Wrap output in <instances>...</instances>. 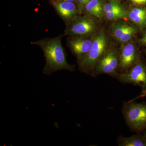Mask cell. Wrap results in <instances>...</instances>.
Returning a JSON list of instances; mask_svg holds the SVG:
<instances>
[{
    "mask_svg": "<svg viewBox=\"0 0 146 146\" xmlns=\"http://www.w3.org/2000/svg\"><path fill=\"white\" fill-rule=\"evenodd\" d=\"M63 36V34H60L53 38L45 37L31 43L39 47L44 53L46 63L43 72L45 74L50 76L61 70L75 71L74 65L67 62L66 52L61 42Z\"/></svg>",
    "mask_w": 146,
    "mask_h": 146,
    "instance_id": "1",
    "label": "cell"
},
{
    "mask_svg": "<svg viewBox=\"0 0 146 146\" xmlns=\"http://www.w3.org/2000/svg\"><path fill=\"white\" fill-rule=\"evenodd\" d=\"M93 39L91 50L83 58L78 61L79 70L86 74H93L95 66L104 54L107 46V38L103 32L94 35Z\"/></svg>",
    "mask_w": 146,
    "mask_h": 146,
    "instance_id": "2",
    "label": "cell"
},
{
    "mask_svg": "<svg viewBox=\"0 0 146 146\" xmlns=\"http://www.w3.org/2000/svg\"><path fill=\"white\" fill-rule=\"evenodd\" d=\"M122 113L127 124L131 130L140 133L146 128V104L134 101L125 103Z\"/></svg>",
    "mask_w": 146,
    "mask_h": 146,
    "instance_id": "3",
    "label": "cell"
},
{
    "mask_svg": "<svg viewBox=\"0 0 146 146\" xmlns=\"http://www.w3.org/2000/svg\"><path fill=\"white\" fill-rule=\"evenodd\" d=\"M96 21L90 15H79L73 21L66 24L63 33L64 36H91L97 31Z\"/></svg>",
    "mask_w": 146,
    "mask_h": 146,
    "instance_id": "4",
    "label": "cell"
},
{
    "mask_svg": "<svg viewBox=\"0 0 146 146\" xmlns=\"http://www.w3.org/2000/svg\"><path fill=\"white\" fill-rule=\"evenodd\" d=\"M120 82L140 86L142 90L146 89V67L138 61L123 74L118 76Z\"/></svg>",
    "mask_w": 146,
    "mask_h": 146,
    "instance_id": "5",
    "label": "cell"
},
{
    "mask_svg": "<svg viewBox=\"0 0 146 146\" xmlns=\"http://www.w3.org/2000/svg\"><path fill=\"white\" fill-rule=\"evenodd\" d=\"M91 36H68L67 45L78 61L83 58L91 50L93 44Z\"/></svg>",
    "mask_w": 146,
    "mask_h": 146,
    "instance_id": "6",
    "label": "cell"
},
{
    "mask_svg": "<svg viewBox=\"0 0 146 146\" xmlns=\"http://www.w3.org/2000/svg\"><path fill=\"white\" fill-rule=\"evenodd\" d=\"M119 57L114 50L109 51L104 54L98 61L94 68L95 73L113 74L119 66Z\"/></svg>",
    "mask_w": 146,
    "mask_h": 146,
    "instance_id": "7",
    "label": "cell"
},
{
    "mask_svg": "<svg viewBox=\"0 0 146 146\" xmlns=\"http://www.w3.org/2000/svg\"><path fill=\"white\" fill-rule=\"evenodd\" d=\"M50 4L66 25L79 15L78 8L75 3L68 1H56Z\"/></svg>",
    "mask_w": 146,
    "mask_h": 146,
    "instance_id": "8",
    "label": "cell"
},
{
    "mask_svg": "<svg viewBox=\"0 0 146 146\" xmlns=\"http://www.w3.org/2000/svg\"><path fill=\"white\" fill-rule=\"evenodd\" d=\"M138 61V55L134 45L128 44L121 51L119 66L122 71H127Z\"/></svg>",
    "mask_w": 146,
    "mask_h": 146,
    "instance_id": "9",
    "label": "cell"
},
{
    "mask_svg": "<svg viewBox=\"0 0 146 146\" xmlns=\"http://www.w3.org/2000/svg\"><path fill=\"white\" fill-rule=\"evenodd\" d=\"M117 143L119 146H146V138L139 133L128 137L120 136Z\"/></svg>",
    "mask_w": 146,
    "mask_h": 146,
    "instance_id": "10",
    "label": "cell"
},
{
    "mask_svg": "<svg viewBox=\"0 0 146 146\" xmlns=\"http://www.w3.org/2000/svg\"><path fill=\"white\" fill-rule=\"evenodd\" d=\"M100 0H90L85 6L84 11L87 15L98 18L104 16V9Z\"/></svg>",
    "mask_w": 146,
    "mask_h": 146,
    "instance_id": "11",
    "label": "cell"
},
{
    "mask_svg": "<svg viewBox=\"0 0 146 146\" xmlns=\"http://www.w3.org/2000/svg\"><path fill=\"white\" fill-rule=\"evenodd\" d=\"M129 26V25L125 23H118L115 24L112 27V35L116 39L119 40Z\"/></svg>",
    "mask_w": 146,
    "mask_h": 146,
    "instance_id": "12",
    "label": "cell"
},
{
    "mask_svg": "<svg viewBox=\"0 0 146 146\" xmlns=\"http://www.w3.org/2000/svg\"><path fill=\"white\" fill-rule=\"evenodd\" d=\"M103 9L104 13L125 10L119 2L117 0H112L106 3L104 5Z\"/></svg>",
    "mask_w": 146,
    "mask_h": 146,
    "instance_id": "13",
    "label": "cell"
},
{
    "mask_svg": "<svg viewBox=\"0 0 146 146\" xmlns=\"http://www.w3.org/2000/svg\"><path fill=\"white\" fill-rule=\"evenodd\" d=\"M128 16L130 20L138 27L143 28L146 26V16L138 15L131 11L129 13Z\"/></svg>",
    "mask_w": 146,
    "mask_h": 146,
    "instance_id": "14",
    "label": "cell"
},
{
    "mask_svg": "<svg viewBox=\"0 0 146 146\" xmlns=\"http://www.w3.org/2000/svg\"><path fill=\"white\" fill-rule=\"evenodd\" d=\"M106 18L109 20L115 21L118 19L126 18L128 16L129 13L126 10L108 12L104 13Z\"/></svg>",
    "mask_w": 146,
    "mask_h": 146,
    "instance_id": "15",
    "label": "cell"
},
{
    "mask_svg": "<svg viewBox=\"0 0 146 146\" xmlns=\"http://www.w3.org/2000/svg\"><path fill=\"white\" fill-rule=\"evenodd\" d=\"M137 32V29L136 27L130 25L123 34L122 36L118 40L121 43H126L129 42Z\"/></svg>",
    "mask_w": 146,
    "mask_h": 146,
    "instance_id": "16",
    "label": "cell"
},
{
    "mask_svg": "<svg viewBox=\"0 0 146 146\" xmlns=\"http://www.w3.org/2000/svg\"><path fill=\"white\" fill-rule=\"evenodd\" d=\"M90 0H76V4L78 8L79 15L83 13L84 7Z\"/></svg>",
    "mask_w": 146,
    "mask_h": 146,
    "instance_id": "17",
    "label": "cell"
},
{
    "mask_svg": "<svg viewBox=\"0 0 146 146\" xmlns=\"http://www.w3.org/2000/svg\"><path fill=\"white\" fill-rule=\"evenodd\" d=\"M131 11L138 15L146 16V8L135 7L132 9Z\"/></svg>",
    "mask_w": 146,
    "mask_h": 146,
    "instance_id": "18",
    "label": "cell"
},
{
    "mask_svg": "<svg viewBox=\"0 0 146 146\" xmlns=\"http://www.w3.org/2000/svg\"><path fill=\"white\" fill-rule=\"evenodd\" d=\"M146 97V89H144V90H142V92H141V93L139 96L136 97L135 98L131 100V101H135V100L138 99L140 98H144V97Z\"/></svg>",
    "mask_w": 146,
    "mask_h": 146,
    "instance_id": "19",
    "label": "cell"
},
{
    "mask_svg": "<svg viewBox=\"0 0 146 146\" xmlns=\"http://www.w3.org/2000/svg\"><path fill=\"white\" fill-rule=\"evenodd\" d=\"M76 0H49L50 3L56 1H68L70 2L76 3Z\"/></svg>",
    "mask_w": 146,
    "mask_h": 146,
    "instance_id": "20",
    "label": "cell"
},
{
    "mask_svg": "<svg viewBox=\"0 0 146 146\" xmlns=\"http://www.w3.org/2000/svg\"><path fill=\"white\" fill-rule=\"evenodd\" d=\"M141 42L142 44L144 45H146V29L145 31V34L141 39Z\"/></svg>",
    "mask_w": 146,
    "mask_h": 146,
    "instance_id": "21",
    "label": "cell"
},
{
    "mask_svg": "<svg viewBox=\"0 0 146 146\" xmlns=\"http://www.w3.org/2000/svg\"><path fill=\"white\" fill-rule=\"evenodd\" d=\"M146 3V0H138V3H137V5H142L145 4Z\"/></svg>",
    "mask_w": 146,
    "mask_h": 146,
    "instance_id": "22",
    "label": "cell"
},
{
    "mask_svg": "<svg viewBox=\"0 0 146 146\" xmlns=\"http://www.w3.org/2000/svg\"><path fill=\"white\" fill-rule=\"evenodd\" d=\"M138 1V0H130V1H131L132 3L135 4H137Z\"/></svg>",
    "mask_w": 146,
    "mask_h": 146,
    "instance_id": "23",
    "label": "cell"
},
{
    "mask_svg": "<svg viewBox=\"0 0 146 146\" xmlns=\"http://www.w3.org/2000/svg\"><path fill=\"white\" fill-rule=\"evenodd\" d=\"M143 132V135L145 136V138H146V128L145 129L144 131Z\"/></svg>",
    "mask_w": 146,
    "mask_h": 146,
    "instance_id": "24",
    "label": "cell"
}]
</instances>
